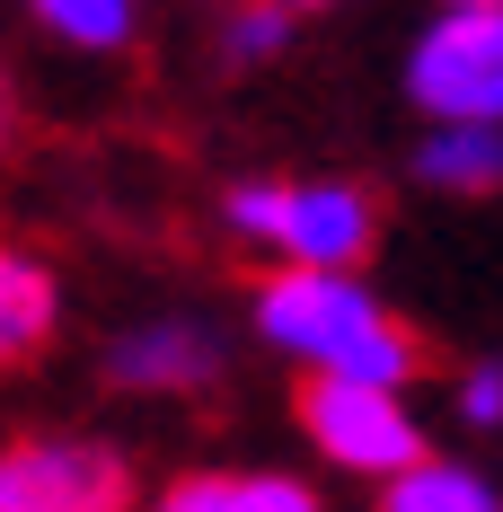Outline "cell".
<instances>
[{"label":"cell","instance_id":"obj_14","mask_svg":"<svg viewBox=\"0 0 503 512\" xmlns=\"http://www.w3.org/2000/svg\"><path fill=\"white\" fill-rule=\"evenodd\" d=\"M283 9H292V18H301V9H327V0H283Z\"/></svg>","mask_w":503,"mask_h":512},{"label":"cell","instance_id":"obj_11","mask_svg":"<svg viewBox=\"0 0 503 512\" xmlns=\"http://www.w3.org/2000/svg\"><path fill=\"white\" fill-rule=\"evenodd\" d=\"M27 18L80 53H124L142 27V0H27Z\"/></svg>","mask_w":503,"mask_h":512},{"label":"cell","instance_id":"obj_6","mask_svg":"<svg viewBox=\"0 0 503 512\" xmlns=\"http://www.w3.org/2000/svg\"><path fill=\"white\" fill-rule=\"evenodd\" d=\"M221 371V336L203 327V318H142V327H124L115 345H106V380L115 389H142V398H186Z\"/></svg>","mask_w":503,"mask_h":512},{"label":"cell","instance_id":"obj_9","mask_svg":"<svg viewBox=\"0 0 503 512\" xmlns=\"http://www.w3.org/2000/svg\"><path fill=\"white\" fill-rule=\"evenodd\" d=\"M415 177L442 186V195H495L503 186V124H433L424 151H415Z\"/></svg>","mask_w":503,"mask_h":512},{"label":"cell","instance_id":"obj_10","mask_svg":"<svg viewBox=\"0 0 503 512\" xmlns=\"http://www.w3.org/2000/svg\"><path fill=\"white\" fill-rule=\"evenodd\" d=\"M380 512H503V495L477 477V468H459V460H424L398 468V477H380Z\"/></svg>","mask_w":503,"mask_h":512},{"label":"cell","instance_id":"obj_12","mask_svg":"<svg viewBox=\"0 0 503 512\" xmlns=\"http://www.w3.org/2000/svg\"><path fill=\"white\" fill-rule=\"evenodd\" d=\"M283 36H292V9H283V0H239V9L221 18V53H230V62H274Z\"/></svg>","mask_w":503,"mask_h":512},{"label":"cell","instance_id":"obj_4","mask_svg":"<svg viewBox=\"0 0 503 512\" xmlns=\"http://www.w3.org/2000/svg\"><path fill=\"white\" fill-rule=\"evenodd\" d=\"M301 433L345 477H398V468L424 460V424L406 407V380H327V371H309Z\"/></svg>","mask_w":503,"mask_h":512},{"label":"cell","instance_id":"obj_15","mask_svg":"<svg viewBox=\"0 0 503 512\" xmlns=\"http://www.w3.org/2000/svg\"><path fill=\"white\" fill-rule=\"evenodd\" d=\"M442 9H451V0H442Z\"/></svg>","mask_w":503,"mask_h":512},{"label":"cell","instance_id":"obj_3","mask_svg":"<svg viewBox=\"0 0 503 512\" xmlns=\"http://www.w3.org/2000/svg\"><path fill=\"white\" fill-rule=\"evenodd\" d=\"M406 98L433 124H503V0H451L406 53Z\"/></svg>","mask_w":503,"mask_h":512},{"label":"cell","instance_id":"obj_8","mask_svg":"<svg viewBox=\"0 0 503 512\" xmlns=\"http://www.w3.org/2000/svg\"><path fill=\"white\" fill-rule=\"evenodd\" d=\"M53 318H62V283H53L45 256L27 248H0V371L27 354H45Z\"/></svg>","mask_w":503,"mask_h":512},{"label":"cell","instance_id":"obj_5","mask_svg":"<svg viewBox=\"0 0 503 512\" xmlns=\"http://www.w3.org/2000/svg\"><path fill=\"white\" fill-rule=\"evenodd\" d=\"M133 477L106 442L80 433H27L0 451V512H124Z\"/></svg>","mask_w":503,"mask_h":512},{"label":"cell","instance_id":"obj_13","mask_svg":"<svg viewBox=\"0 0 503 512\" xmlns=\"http://www.w3.org/2000/svg\"><path fill=\"white\" fill-rule=\"evenodd\" d=\"M459 424H503V362H477L468 380H459Z\"/></svg>","mask_w":503,"mask_h":512},{"label":"cell","instance_id":"obj_7","mask_svg":"<svg viewBox=\"0 0 503 512\" xmlns=\"http://www.w3.org/2000/svg\"><path fill=\"white\" fill-rule=\"evenodd\" d=\"M159 512H327V504L283 468H203V477H177Z\"/></svg>","mask_w":503,"mask_h":512},{"label":"cell","instance_id":"obj_1","mask_svg":"<svg viewBox=\"0 0 503 512\" xmlns=\"http://www.w3.org/2000/svg\"><path fill=\"white\" fill-rule=\"evenodd\" d=\"M256 336L327 380H415V336L362 283V265H274L256 283Z\"/></svg>","mask_w":503,"mask_h":512},{"label":"cell","instance_id":"obj_2","mask_svg":"<svg viewBox=\"0 0 503 512\" xmlns=\"http://www.w3.org/2000/svg\"><path fill=\"white\" fill-rule=\"evenodd\" d=\"M221 221L265 248L274 265H362L380 239V204L336 177H292V186H230Z\"/></svg>","mask_w":503,"mask_h":512}]
</instances>
